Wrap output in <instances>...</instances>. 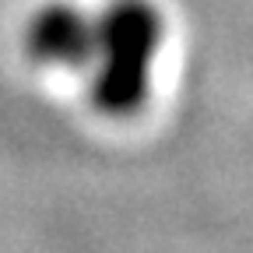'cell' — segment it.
<instances>
[{"mask_svg":"<svg viewBox=\"0 0 253 253\" xmlns=\"http://www.w3.org/2000/svg\"><path fill=\"white\" fill-rule=\"evenodd\" d=\"M91 49H95V11L71 4V0L42 4L25 25V53L39 67L84 74L91 63Z\"/></svg>","mask_w":253,"mask_h":253,"instance_id":"2","label":"cell"},{"mask_svg":"<svg viewBox=\"0 0 253 253\" xmlns=\"http://www.w3.org/2000/svg\"><path fill=\"white\" fill-rule=\"evenodd\" d=\"M166 46V18L151 0H109L95 11V49L88 63V99L102 116H137L155 88Z\"/></svg>","mask_w":253,"mask_h":253,"instance_id":"1","label":"cell"}]
</instances>
